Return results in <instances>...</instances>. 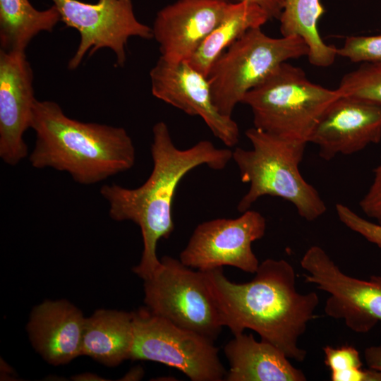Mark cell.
Returning <instances> with one entry per match:
<instances>
[{"label": "cell", "mask_w": 381, "mask_h": 381, "mask_svg": "<svg viewBox=\"0 0 381 381\" xmlns=\"http://www.w3.org/2000/svg\"><path fill=\"white\" fill-rule=\"evenodd\" d=\"M204 272L224 327L234 335L252 329L289 358L305 360L307 352L298 339L315 317L319 296L296 290L295 270L288 261L266 259L251 281L241 284L229 280L222 267Z\"/></svg>", "instance_id": "cell-1"}, {"label": "cell", "mask_w": 381, "mask_h": 381, "mask_svg": "<svg viewBox=\"0 0 381 381\" xmlns=\"http://www.w3.org/2000/svg\"><path fill=\"white\" fill-rule=\"evenodd\" d=\"M150 151L153 168L143 185L130 189L111 184L100 189L112 219L132 221L140 228L143 250L140 262L133 272L143 280L150 277L160 265L157 255L159 240L168 238L174 231L172 204L180 181L199 166L222 170L232 159L231 150L217 148L206 140L188 149H179L164 121L156 123L152 128Z\"/></svg>", "instance_id": "cell-2"}, {"label": "cell", "mask_w": 381, "mask_h": 381, "mask_svg": "<svg viewBox=\"0 0 381 381\" xmlns=\"http://www.w3.org/2000/svg\"><path fill=\"white\" fill-rule=\"evenodd\" d=\"M30 128L36 139L29 161L35 169L66 171L92 185L135 164V146L123 128L71 119L55 102L35 101Z\"/></svg>", "instance_id": "cell-3"}, {"label": "cell", "mask_w": 381, "mask_h": 381, "mask_svg": "<svg viewBox=\"0 0 381 381\" xmlns=\"http://www.w3.org/2000/svg\"><path fill=\"white\" fill-rule=\"evenodd\" d=\"M245 134L252 148L236 147L232 151L241 181L250 185L238 204V212L250 210L259 198L270 195L291 203L298 215L308 222L321 217L327 210L326 205L299 171L307 144L255 127L248 128Z\"/></svg>", "instance_id": "cell-4"}, {"label": "cell", "mask_w": 381, "mask_h": 381, "mask_svg": "<svg viewBox=\"0 0 381 381\" xmlns=\"http://www.w3.org/2000/svg\"><path fill=\"white\" fill-rule=\"evenodd\" d=\"M339 95L337 89L311 82L301 68L285 62L250 90L242 103L251 109L253 127L307 144L322 114Z\"/></svg>", "instance_id": "cell-5"}, {"label": "cell", "mask_w": 381, "mask_h": 381, "mask_svg": "<svg viewBox=\"0 0 381 381\" xmlns=\"http://www.w3.org/2000/svg\"><path fill=\"white\" fill-rule=\"evenodd\" d=\"M299 37H272L253 28L229 47L214 61L208 80L212 100L224 116L231 117L246 95L262 83L282 64L308 56Z\"/></svg>", "instance_id": "cell-6"}, {"label": "cell", "mask_w": 381, "mask_h": 381, "mask_svg": "<svg viewBox=\"0 0 381 381\" xmlns=\"http://www.w3.org/2000/svg\"><path fill=\"white\" fill-rule=\"evenodd\" d=\"M144 302L152 313L214 341L224 327L205 272L193 271L180 260L164 256L144 280Z\"/></svg>", "instance_id": "cell-7"}, {"label": "cell", "mask_w": 381, "mask_h": 381, "mask_svg": "<svg viewBox=\"0 0 381 381\" xmlns=\"http://www.w3.org/2000/svg\"><path fill=\"white\" fill-rule=\"evenodd\" d=\"M132 313L134 340L131 360L165 364L192 381L225 380L226 370L214 341L181 328L147 308Z\"/></svg>", "instance_id": "cell-8"}, {"label": "cell", "mask_w": 381, "mask_h": 381, "mask_svg": "<svg viewBox=\"0 0 381 381\" xmlns=\"http://www.w3.org/2000/svg\"><path fill=\"white\" fill-rule=\"evenodd\" d=\"M61 20L80 34L77 50L69 60L70 70L77 68L84 56L108 48L116 57V66L126 60V49L133 37L153 38L152 28L139 21L132 0H97L90 4L79 0H51Z\"/></svg>", "instance_id": "cell-9"}, {"label": "cell", "mask_w": 381, "mask_h": 381, "mask_svg": "<svg viewBox=\"0 0 381 381\" xmlns=\"http://www.w3.org/2000/svg\"><path fill=\"white\" fill-rule=\"evenodd\" d=\"M305 282L329 294L324 310L327 315L342 320L356 333H368L381 322V276L368 280L343 272L325 250L310 246L301 260Z\"/></svg>", "instance_id": "cell-10"}, {"label": "cell", "mask_w": 381, "mask_h": 381, "mask_svg": "<svg viewBox=\"0 0 381 381\" xmlns=\"http://www.w3.org/2000/svg\"><path fill=\"white\" fill-rule=\"evenodd\" d=\"M265 231V217L252 210L242 212L237 218L204 222L193 231L180 254V260L201 271L232 266L255 273L260 262L252 250V243L262 238Z\"/></svg>", "instance_id": "cell-11"}, {"label": "cell", "mask_w": 381, "mask_h": 381, "mask_svg": "<svg viewBox=\"0 0 381 381\" xmlns=\"http://www.w3.org/2000/svg\"><path fill=\"white\" fill-rule=\"evenodd\" d=\"M152 94L190 116L202 119L212 134L228 147L239 140V129L231 117L214 104L208 78L188 61L170 62L159 57L150 71Z\"/></svg>", "instance_id": "cell-12"}, {"label": "cell", "mask_w": 381, "mask_h": 381, "mask_svg": "<svg viewBox=\"0 0 381 381\" xmlns=\"http://www.w3.org/2000/svg\"><path fill=\"white\" fill-rule=\"evenodd\" d=\"M33 73L25 52L0 49V157L18 164L28 155L23 134L35 101Z\"/></svg>", "instance_id": "cell-13"}, {"label": "cell", "mask_w": 381, "mask_h": 381, "mask_svg": "<svg viewBox=\"0 0 381 381\" xmlns=\"http://www.w3.org/2000/svg\"><path fill=\"white\" fill-rule=\"evenodd\" d=\"M381 140V107L339 95L325 110L309 143L329 161L338 155H352Z\"/></svg>", "instance_id": "cell-14"}, {"label": "cell", "mask_w": 381, "mask_h": 381, "mask_svg": "<svg viewBox=\"0 0 381 381\" xmlns=\"http://www.w3.org/2000/svg\"><path fill=\"white\" fill-rule=\"evenodd\" d=\"M227 0H176L155 16L153 38L160 57L170 62L188 61L222 18Z\"/></svg>", "instance_id": "cell-15"}, {"label": "cell", "mask_w": 381, "mask_h": 381, "mask_svg": "<svg viewBox=\"0 0 381 381\" xmlns=\"http://www.w3.org/2000/svg\"><path fill=\"white\" fill-rule=\"evenodd\" d=\"M85 321L82 312L68 301H45L33 308L27 329L36 351L58 365L83 355Z\"/></svg>", "instance_id": "cell-16"}, {"label": "cell", "mask_w": 381, "mask_h": 381, "mask_svg": "<svg viewBox=\"0 0 381 381\" xmlns=\"http://www.w3.org/2000/svg\"><path fill=\"white\" fill-rule=\"evenodd\" d=\"M229 363L226 381H306L304 373L273 344L252 334L234 335L224 347Z\"/></svg>", "instance_id": "cell-17"}, {"label": "cell", "mask_w": 381, "mask_h": 381, "mask_svg": "<svg viewBox=\"0 0 381 381\" xmlns=\"http://www.w3.org/2000/svg\"><path fill=\"white\" fill-rule=\"evenodd\" d=\"M134 340L133 313L100 309L85 318L83 355L110 367L131 359Z\"/></svg>", "instance_id": "cell-18"}, {"label": "cell", "mask_w": 381, "mask_h": 381, "mask_svg": "<svg viewBox=\"0 0 381 381\" xmlns=\"http://www.w3.org/2000/svg\"><path fill=\"white\" fill-rule=\"evenodd\" d=\"M270 20L258 4L246 1L229 3L222 18L188 59L197 71L208 76L217 59L248 30L261 28Z\"/></svg>", "instance_id": "cell-19"}, {"label": "cell", "mask_w": 381, "mask_h": 381, "mask_svg": "<svg viewBox=\"0 0 381 381\" xmlns=\"http://www.w3.org/2000/svg\"><path fill=\"white\" fill-rule=\"evenodd\" d=\"M60 20L54 5L37 10L29 0H0L1 49L25 52L37 35L52 32Z\"/></svg>", "instance_id": "cell-20"}, {"label": "cell", "mask_w": 381, "mask_h": 381, "mask_svg": "<svg viewBox=\"0 0 381 381\" xmlns=\"http://www.w3.org/2000/svg\"><path fill=\"white\" fill-rule=\"evenodd\" d=\"M283 9L279 18L282 36L301 37L308 49L309 62L318 67L333 64L337 48L327 44L318 30V21L325 13L320 0H283Z\"/></svg>", "instance_id": "cell-21"}, {"label": "cell", "mask_w": 381, "mask_h": 381, "mask_svg": "<svg viewBox=\"0 0 381 381\" xmlns=\"http://www.w3.org/2000/svg\"><path fill=\"white\" fill-rule=\"evenodd\" d=\"M337 90L381 107V63H363L341 78Z\"/></svg>", "instance_id": "cell-22"}, {"label": "cell", "mask_w": 381, "mask_h": 381, "mask_svg": "<svg viewBox=\"0 0 381 381\" xmlns=\"http://www.w3.org/2000/svg\"><path fill=\"white\" fill-rule=\"evenodd\" d=\"M337 56L354 63H381V34L348 37Z\"/></svg>", "instance_id": "cell-23"}, {"label": "cell", "mask_w": 381, "mask_h": 381, "mask_svg": "<svg viewBox=\"0 0 381 381\" xmlns=\"http://www.w3.org/2000/svg\"><path fill=\"white\" fill-rule=\"evenodd\" d=\"M335 210L339 219L346 227L381 248V224L361 217L341 203H337Z\"/></svg>", "instance_id": "cell-24"}, {"label": "cell", "mask_w": 381, "mask_h": 381, "mask_svg": "<svg viewBox=\"0 0 381 381\" xmlns=\"http://www.w3.org/2000/svg\"><path fill=\"white\" fill-rule=\"evenodd\" d=\"M325 364L330 370V374H337L361 368L363 363L358 350L350 345L334 348L326 346L323 348Z\"/></svg>", "instance_id": "cell-25"}, {"label": "cell", "mask_w": 381, "mask_h": 381, "mask_svg": "<svg viewBox=\"0 0 381 381\" xmlns=\"http://www.w3.org/2000/svg\"><path fill=\"white\" fill-rule=\"evenodd\" d=\"M362 211L381 224V157L374 169V176L368 191L359 202Z\"/></svg>", "instance_id": "cell-26"}, {"label": "cell", "mask_w": 381, "mask_h": 381, "mask_svg": "<svg viewBox=\"0 0 381 381\" xmlns=\"http://www.w3.org/2000/svg\"><path fill=\"white\" fill-rule=\"evenodd\" d=\"M231 3L251 1L260 6L268 14L270 19L279 18L283 9V0H227Z\"/></svg>", "instance_id": "cell-27"}, {"label": "cell", "mask_w": 381, "mask_h": 381, "mask_svg": "<svg viewBox=\"0 0 381 381\" xmlns=\"http://www.w3.org/2000/svg\"><path fill=\"white\" fill-rule=\"evenodd\" d=\"M364 358L369 368L381 373V344L366 348Z\"/></svg>", "instance_id": "cell-28"}]
</instances>
